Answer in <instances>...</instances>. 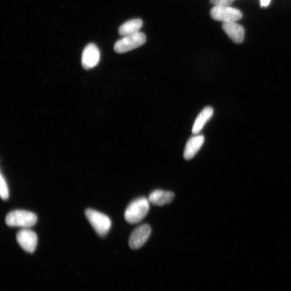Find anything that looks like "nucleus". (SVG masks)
I'll list each match as a JSON object with an SVG mask.
<instances>
[{
    "label": "nucleus",
    "instance_id": "nucleus-8",
    "mask_svg": "<svg viewBox=\"0 0 291 291\" xmlns=\"http://www.w3.org/2000/svg\"><path fill=\"white\" fill-rule=\"evenodd\" d=\"M101 53L97 46L93 44L87 45L82 52L81 64L87 70L93 69L98 64Z\"/></svg>",
    "mask_w": 291,
    "mask_h": 291
},
{
    "label": "nucleus",
    "instance_id": "nucleus-1",
    "mask_svg": "<svg viewBox=\"0 0 291 291\" xmlns=\"http://www.w3.org/2000/svg\"><path fill=\"white\" fill-rule=\"evenodd\" d=\"M149 210L148 199L144 197L138 198L128 206L124 212V219L131 224L139 223L146 217Z\"/></svg>",
    "mask_w": 291,
    "mask_h": 291
},
{
    "label": "nucleus",
    "instance_id": "nucleus-14",
    "mask_svg": "<svg viewBox=\"0 0 291 291\" xmlns=\"http://www.w3.org/2000/svg\"><path fill=\"white\" fill-rule=\"evenodd\" d=\"M0 195L4 200H6L9 197V189L2 173L0 176Z\"/></svg>",
    "mask_w": 291,
    "mask_h": 291
},
{
    "label": "nucleus",
    "instance_id": "nucleus-3",
    "mask_svg": "<svg viewBox=\"0 0 291 291\" xmlns=\"http://www.w3.org/2000/svg\"><path fill=\"white\" fill-rule=\"evenodd\" d=\"M85 214L97 234L102 237L105 236L111 227L110 218L105 214L92 209H87Z\"/></svg>",
    "mask_w": 291,
    "mask_h": 291
},
{
    "label": "nucleus",
    "instance_id": "nucleus-7",
    "mask_svg": "<svg viewBox=\"0 0 291 291\" xmlns=\"http://www.w3.org/2000/svg\"><path fill=\"white\" fill-rule=\"evenodd\" d=\"M151 228L148 224H145L132 232L129 238V246L132 249L136 250L142 247L150 236Z\"/></svg>",
    "mask_w": 291,
    "mask_h": 291
},
{
    "label": "nucleus",
    "instance_id": "nucleus-10",
    "mask_svg": "<svg viewBox=\"0 0 291 291\" xmlns=\"http://www.w3.org/2000/svg\"><path fill=\"white\" fill-rule=\"evenodd\" d=\"M204 142V137L202 135H196L190 138L185 147L184 156L186 160H190L195 156Z\"/></svg>",
    "mask_w": 291,
    "mask_h": 291
},
{
    "label": "nucleus",
    "instance_id": "nucleus-15",
    "mask_svg": "<svg viewBox=\"0 0 291 291\" xmlns=\"http://www.w3.org/2000/svg\"><path fill=\"white\" fill-rule=\"evenodd\" d=\"M235 0H210L214 6H230Z\"/></svg>",
    "mask_w": 291,
    "mask_h": 291
},
{
    "label": "nucleus",
    "instance_id": "nucleus-12",
    "mask_svg": "<svg viewBox=\"0 0 291 291\" xmlns=\"http://www.w3.org/2000/svg\"><path fill=\"white\" fill-rule=\"evenodd\" d=\"M214 114V110L212 107L207 106L198 114L192 128L193 134L198 135L203 129L206 123L209 121Z\"/></svg>",
    "mask_w": 291,
    "mask_h": 291
},
{
    "label": "nucleus",
    "instance_id": "nucleus-4",
    "mask_svg": "<svg viewBox=\"0 0 291 291\" xmlns=\"http://www.w3.org/2000/svg\"><path fill=\"white\" fill-rule=\"evenodd\" d=\"M146 41L144 33L139 32L136 34L123 36L115 44L114 50L118 54L126 53L144 45Z\"/></svg>",
    "mask_w": 291,
    "mask_h": 291
},
{
    "label": "nucleus",
    "instance_id": "nucleus-16",
    "mask_svg": "<svg viewBox=\"0 0 291 291\" xmlns=\"http://www.w3.org/2000/svg\"><path fill=\"white\" fill-rule=\"evenodd\" d=\"M271 2V0H261V7H268Z\"/></svg>",
    "mask_w": 291,
    "mask_h": 291
},
{
    "label": "nucleus",
    "instance_id": "nucleus-9",
    "mask_svg": "<svg viewBox=\"0 0 291 291\" xmlns=\"http://www.w3.org/2000/svg\"><path fill=\"white\" fill-rule=\"evenodd\" d=\"M222 28L228 36L236 44L243 43L245 36L244 28L236 22L223 23Z\"/></svg>",
    "mask_w": 291,
    "mask_h": 291
},
{
    "label": "nucleus",
    "instance_id": "nucleus-6",
    "mask_svg": "<svg viewBox=\"0 0 291 291\" xmlns=\"http://www.w3.org/2000/svg\"><path fill=\"white\" fill-rule=\"evenodd\" d=\"M16 239L24 251L29 253H33L35 251L38 239L34 231L24 228L18 232Z\"/></svg>",
    "mask_w": 291,
    "mask_h": 291
},
{
    "label": "nucleus",
    "instance_id": "nucleus-13",
    "mask_svg": "<svg viewBox=\"0 0 291 291\" xmlns=\"http://www.w3.org/2000/svg\"><path fill=\"white\" fill-rule=\"evenodd\" d=\"M143 26V21L140 19L129 20L123 23L118 29L119 34L123 36L136 34Z\"/></svg>",
    "mask_w": 291,
    "mask_h": 291
},
{
    "label": "nucleus",
    "instance_id": "nucleus-5",
    "mask_svg": "<svg viewBox=\"0 0 291 291\" xmlns=\"http://www.w3.org/2000/svg\"><path fill=\"white\" fill-rule=\"evenodd\" d=\"M213 19L223 23L236 22L242 18V14L230 6H214L210 12Z\"/></svg>",
    "mask_w": 291,
    "mask_h": 291
},
{
    "label": "nucleus",
    "instance_id": "nucleus-11",
    "mask_svg": "<svg viewBox=\"0 0 291 291\" xmlns=\"http://www.w3.org/2000/svg\"><path fill=\"white\" fill-rule=\"evenodd\" d=\"M174 197L175 194L172 192L155 190L149 195L148 199L149 203L156 205L162 206L172 202Z\"/></svg>",
    "mask_w": 291,
    "mask_h": 291
},
{
    "label": "nucleus",
    "instance_id": "nucleus-2",
    "mask_svg": "<svg viewBox=\"0 0 291 291\" xmlns=\"http://www.w3.org/2000/svg\"><path fill=\"white\" fill-rule=\"evenodd\" d=\"M37 221V217L35 214L23 210L12 211L6 218V223L10 227L27 228L34 226Z\"/></svg>",
    "mask_w": 291,
    "mask_h": 291
}]
</instances>
